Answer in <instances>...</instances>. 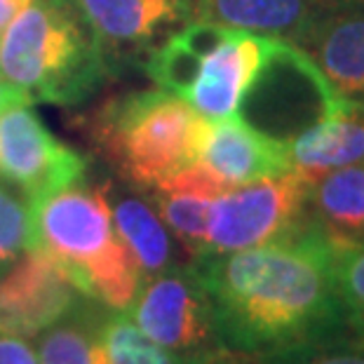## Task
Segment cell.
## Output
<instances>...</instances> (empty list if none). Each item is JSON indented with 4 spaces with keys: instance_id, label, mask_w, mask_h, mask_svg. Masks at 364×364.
<instances>
[{
    "instance_id": "cell-1",
    "label": "cell",
    "mask_w": 364,
    "mask_h": 364,
    "mask_svg": "<svg viewBox=\"0 0 364 364\" xmlns=\"http://www.w3.org/2000/svg\"><path fill=\"white\" fill-rule=\"evenodd\" d=\"M221 348L289 358L350 334L336 252L313 223L289 237L196 261Z\"/></svg>"
},
{
    "instance_id": "cell-2",
    "label": "cell",
    "mask_w": 364,
    "mask_h": 364,
    "mask_svg": "<svg viewBox=\"0 0 364 364\" xmlns=\"http://www.w3.org/2000/svg\"><path fill=\"white\" fill-rule=\"evenodd\" d=\"M111 75L75 0H31L0 33V80L26 104L75 106Z\"/></svg>"
},
{
    "instance_id": "cell-3",
    "label": "cell",
    "mask_w": 364,
    "mask_h": 364,
    "mask_svg": "<svg viewBox=\"0 0 364 364\" xmlns=\"http://www.w3.org/2000/svg\"><path fill=\"white\" fill-rule=\"evenodd\" d=\"M31 247L43 250L82 296L129 311L141 284L134 259L113 228L106 186L78 181L28 205Z\"/></svg>"
},
{
    "instance_id": "cell-4",
    "label": "cell",
    "mask_w": 364,
    "mask_h": 364,
    "mask_svg": "<svg viewBox=\"0 0 364 364\" xmlns=\"http://www.w3.org/2000/svg\"><path fill=\"white\" fill-rule=\"evenodd\" d=\"M282 41L193 19L153 50L141 68L158 87L181 97L207 120L240 113Z\"/></svg>"
},
{
    "instance_id": "cell-5",
    "label": "cell",
    "mask_w": 364,
    "mask_h": 364,
    "mask_svg": "<svg viewBox=\"0 0 364 364\" xmlns=\"http://www.w3.org/2000/svg\"><path fill=\"white\" fill-rule=\"evenodd\" d=\"M209 122L172 92L136 90L99 108L92 139L134 191H151L196 165Z\"/></svg>"
},
{
    "instance_id": "cell-6",
    "label": "cell",
    "mask_w": 364,
    "mask_h": 364,
    "mask_svg": "<svg viewBox=\"0 0 364 364\" xmlns=\"http://www.w3.org/2000/svg\"><path fill=\"white\" fill-rule=\"evenodd\" d=\"M311 186L304 172L242 183L212 203L207 254H226L289 237L311 223Z\"/></svg>"
},
{
    "instance_id": "cell-7",
    "label": "cell",
    "mask_w": 364,
    "mask_h": 364,
    "mask_svg": "<svg viewBox=\"0 0 364 364\" xmlns=\"http://www.w3.org/2000/svg\"><path fill=\"white\" fill-rule=\"evenodd\" d=\"M127 313L146 336L186 364L219 348L212 304L193 263L144 277Z\"/></svg>"
},
{
    "instance_id": "cell-8",
    "label": "cell",
    "mask_w": 364,
    "mask_h": 364,
    "mask_svg": "<svg viewBox=\"0 0 364 364\" xmlns=\"http://www.w3.org/2000/svg\"><path fill=\"white\" fill-rule=\"evenodd\" d=\"M85 172L87 160L59 141L28 104L0 111V183L24 196L28 205L82 179Z\"/></svg>"
},
{
    "instance_id": "cell-9",
    "label": "cell",
    "mask_w": 364,
    "mask_h": 364,
    "mask_svg": "<svg viewBox=\"0 0 364 364\" xmlns=\"http://www.w3.org/2000/svg\"><path fill=\"white\" fill-rule=\"evenodd\" d=\"M111 66L139 64L196 19L193 0H75Z\"/></svg>"
},
{
    "instance_id": "cell-10",
    "label": "cell",
    "mask_w": 364,
    "mask_h": 364,
    "mask_svg": "<svg viewBox=\"0 0 364 364\" xmlns=\"http://www.w3.org/2000/svg\"><path fill=\"white\" fill-rule=\"evenodd\" d=\"M87 296L64 270L38 247H28L0 275V329L21 338H36Z\"/></svg>"
},
{
    "instance_id": "cell-11",
    "label": "cell",
    "mask_w": 364,
    "mask_h": 364,
    "mask_svg": "<svg viewBox=\"0 0 364 364\" xmlns=\"http://www.w3.org/2000/svg\"><path fill=\"white\" fill-rule=\"evenodd\" d=\"M341 102H364V3L336 0L294 45Z\"/></svg>"
},
{
    "instance_id": "cell-12",
    "label": "cell",
    "mask_w": 364,
    "mask_h": 364,
    "mask_svg": "<svg viewBox=\"0 0 364 364\" xmlns=\"http://www.w3.org/2000/svg\"><path fill=\"white\" fill-rule=\"evenodd\" d=\"M198 162L233 188L294 169L289 141L266 134L240 115L209 122Z\"/></svg>"
},
{
    "instance_id": "cell-13",
    "label": "cell",
    "mask_w": 364,
    "mask_h": 364,
    "mask_svg": "<svg viewBox=\"0 0 364 364\" xmlns=\"http://www.w3.org/2000/svg\"><path fill=\"white\" fill-rule=\"evenodd\" d=\"M196 19L296 45L336 0H193Z\"/></svg>"
},
{
    "instance_id": "cell-14",
    "label": "cell",
    "mask_w": 364,
    "mask_h": 364,
    "mask_svg": "<svg viewBox=\"0 0 364 364\" xmlns=\"http://www.w3.org/2000/svg\"><path fill=\"white\" fill-rule=\"evenodd\" d=\"M291 165L308 179L364 162V102H341L334 113L289 139Z\"/></svg>"
},
{
    "instance_id": "cell-15",
    "label": "cell",
    "mask_w": 364,
    "mask_h": 364,
    "mask_svg": "<svg viewBox=\"0 0 364 364\" xmlns=\"http://www.w3.org/2000/svg\"><path fill=\"white\" fill-rule=\"evenodd\" d=\"M308 209L311 223L336 254L364 247V162L313 179Z\"/></svg>"
},
{
    "instance_id": "cell-16",
    "label": "cell",
    "mask_w": 364,
    "mask_h": 364,
    "mask_svg": "<svg viewBox=\"0 0 364 364\" xmlns=\"http://www.w3.org/2000/svg\"><path fill=\"white\" fill-rule=\"evenodd\" d=\"M106 196L108 207H111L113 228L134 259L141 280L176 266V240L162 223L160 214L149 203V198H141L134 191H113L111 183H106Z\"/></svg>"
},
{
    "instance_id": "cell-17",
    "label": "cell",
    "mask_w": 364,
    "mask_h": 364,
    "mask_svg": "<svg viewBox=\"0 0 364 364\" xmlns=\"http://www.w3.org/2000/svg\"><path fill=\"white\" fill-rule=\"evenodd\" d=\"M95 364H186L136 327L127 311L102 308L95 329Z\"/></svg>"
},
{
    "instance_id": "cell-18",
    "label": "cell",
    "mask_w": 364,
    "mask_h": 364,
    "mask_svg": "<svg viewBox=\"0 0 364 364\" xmlns=\"http://www.w3.org/2000/svg\"><path fill=\"white\" fill-rule=\"evenodd\" d=\"M102 304L85 299L52 327L41 331L38 338V362L41 364H95V329Z\"/></svg>"
},
{
    "instance_id": "cell-19",
    "label": "cell",
    "mask_w": 364,
    "mask_h": 364,
    "mask_svg": "<svg viewBox=\"0 0 364 364\" xmlns=\"http://www.w3.org/2000/svg\"><path fill=\"white\" fill-rule=\"evenodd\" d=\"M151 203L160 214L162 223L179 242L191 261L200 259L207 250V228L209 212H212V198L200 193L174 191V188H151L146 191Z\"/></svg>"
},
{
    "instance_id": "cell-20",
    "label": "cell",
    "mask_w": 364,
    "mask_h": 364,
    "mask_svg": "<svg viewBox=\"0 0 364 364\" xmlns=\"http://www.w3.org/2000/svg\"><path fill=\"white\" fill-rule=\"evenodd\" d=\"M31 247V212L24 196L0 183V275Z\"/></svg>"
},
{
    "instance_id": "cell-21",
    "label": "cell",
    "mask_w": 364,
    "mask_h": 364,
    "mask_svg": "<svg viewBox=\"0 0 364 364\" xmlns=\"http://www.w3.org/2000/svg\"><path fill=\"white\" fill-rule=\"evenodd\" d=\"M336 280L348 331L364 341V247L336 254Z\"/></svg>"
},
{
    "instance_id": "cell-22",
    "label": "cell",
    "mask_w": 364,
    "mask_h": 364,
    "mask_svg": "<svg viewBox=\"0 0 364 364\" xmlns=\"http://www.w3.org/2000/svg\"><path fill=\"white\" fill-rule=\"evenodd\" d=\"M277 360V358H275ZM284 364H364V341L346 334L329 343L308 348L289 358H282Z\"/></svg>"
},
{
    "instance_id": "cell-23",
    "label": "cell",
    "mask_w": 364,
    "mask_h": 364,
    "mask_svg": "<svg viewBox=\"0 0 364 364\" xmlns=\"http://www.w3.org/2000/svg\"><path fill=\"white\" fill-rule=\"evenodd\" d=\"M0 364H41L28 338L7 334L0 329Z\"/></svg>"
},
{
    "instance_id": "cell-24",
    "label": "cell",
    "mask_w": 364,
    "mask_h": 364,
    "mask_svg": "<svg viewBox=\"0 0 364 364\" xmlns=\"http://www.w3.org/2000/svg\"><path fill=\"white\" fill-rule=\"evenodd\" d=\"M196 364H284L275 358H263V355H250V353H237L228 350V348H214V350L205 353Z\"/></svg>"
},
{
    "instance_id": "cell-25",
    "label": "cell",
    "mask_w": 364,
    "mask_h": 364,
    "mask_svg": "<svg viewBox=\"0 0 364 364\" xmlns=\"http://www.w3.org/2000/svg\"><path fill=\"white\" fill-rule=\"evenodd\" d=\"M31 0H0V33L5 31V26L24 10Z\"/></svg>"
},
{
    "instance_id": "cell-26",
    "label": "cell",
    "mask_w": 364,
    "mask_h": 364,
    "mask_svg": "<svg viewBox=\"0 0 364 364\" xmlns=\"http://www.w3.org/2000/svg\"><path fill=\"white\" fill-rule=\"evenodd\" d=\"M14 104H26V102L10 87V85L0 80V111H5L7 106H14Z\"/></svg>"
},
{
    "instance_id": "cell-27",
    "label": "cell",
    "mask_w": 364,
    "mask_h": 364,
    "mask_svg": "<svg viewBox=\"0 0 364 364\" xmlns=\"http://www.w3.org/2000/svg\"><path fill=\"white\" fill-rule=\"evenodd\" d=\"M350 3H364V0H350Z\"/></svg>"
}]
</instances>
